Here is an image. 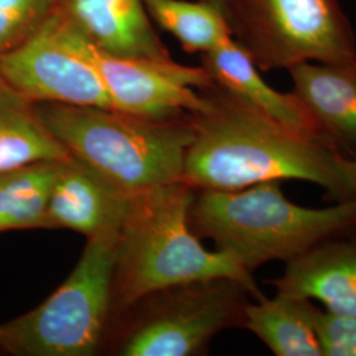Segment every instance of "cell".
Returning <instances> with one entry per match:
<instances>
[{
    "mask_svg": "<svg viewBox=\"0 0 356 356\" xmlns=\"http://www.w3.org/2000/svg\"><path fill=\"white\" fill-rule=\"evenodd\" d=\"M209 107L191 115L194 136L182 181L194 191H236L269 181L317 184L337 201L350 200L341 152L326 139L281 124L213 85Z\"/></svg>",
    "mask_w": 356,
    "mask_h": 356,
    "instance_id": "obj_1",
    "label": "cell"
},
{
    "mask_svg": "<svg viewBox=\"0 0 356 356\" xmlns=\"http://www.w3.org/2000/svg\"><path fill=\"white\" fill-rule=\"evenodd\" d=\"M194 194L179 181L131 195L116 244L113 309L127 312L152 293L211 279L238 281L256 298L263 296L234 256L200 242L189 222Z\"/></svg>",
    "mask_w": 356,
    "mask_h": 356,
    "instance_id": "obj_2",
    "label": "cell"
},
{
    "mask_svg": "<svg viewBox=\"0 0 356 356\" xmlns=\"http://www.w3.org/2000/svg\"><path fill=\"white\" fill-rule=\"evenodd\" d=\"M189 222L198 238H209L216 250L254 272L355 231L356 200L326 209L302 207L285 197L280 181L236 191H195Z\"/></svg>",
    "mask_w": 356,
    "mask_h": 356,
    "instance_id": "obj_3",
    "label": "cell"
},
{
    "mask_svg": "<svg viewBox=\"0 0 356 356\" xmlns=\"http://www.w3.org/2000/svg\"><path fill=\"white\" fill-rule=\"evenodd\" d=\"M66 151L128 194L182 181L194 129L191 115L148 119L114 108L36 103Z\"/></svg>",
    "mask_w": 356,
    "mask_h": 356,
    "instance_id": "obj_4",
    "label": "cell"
},
{
    "mask_svg": "<svg viewBox=\"0 0 356 356\" xmlns=\"http://www.w3.org/2000/svg\"><path fill=\"white\" fill-rule=\"evenodd\" d=\"M119 235L88 239L69 277L38 307L0 325V350L15 356H90L113 309Z\"/></svg>",
    "mask_w": 356,
    "mask_h": 356,
    "instance_id": "obj_5",
    "label": "cell"
},
{
    "mask_svg": "<svg viewBox=\"0 0 356 356\" xmlns=\"http://www.w3.org/2000/svg\"><path fill=\"white\" fill-rule=\"evenodd\" d=\"M232 36L257 69L356 64V42L337 0H227Z\"/></svg>",
    "mask_w": 356,
    "mask_h": 356,
    "instance_id": "obj_6",
    "label": "cell"
},
{
    "mask_svg": "<svg viewBox=\"0 0 356 356\" xmlns=\"http://www.w3.org/2000/svg\"><path fill=\"white\" fill-rule=\"evenodd\" d=\"M250 294L231 279L194 281L152 293L135 304L140 310L120 334L116 354H202L218 332L243 327Z\"/></svg>",
    "mask_w": 356,
    "mask_h": 356,
    "instance_id": "obj_7",
    "label": "cell"
},
{
    "mask_svg": "<svg viewBox=\"0 0 356 356\" xmlns=\"http://www.w3.org/2000/svg\"><path fill=\"white\" fill-rule=\"evenodd\" d=\"M0 76L32 102L111 108L98 69L57 8L23 42L0 54Z\"/></svg>",
    "mask_w": 356,
    "mask_h": 356,
    "instance_id": "obj_8",
    "label": "cell"
},
{
    "mask_svg": "<svg viewBox=\"0 0 356 356\" xmlns=\"http://www.w3.org/2000/svg\"><path fill=\"white\" fill-rule=\"evenodd\" d=\"M78 35L99 72L111 108L148 119H173L200 114L209 107L204 90L214 81L204 66L178 64L172 57H119Z\"/></svg>",
    "mask_w": 356,
    "mask_h": 356,
    "instance_id": "obj_9",
    "label": "cell"
},
{
    "mask_svg": "<svg viewBox=\"0 0 356 356\" xmlns=\"http://www.w3.org/2000/svg\"><path fill=\"white\" fill-rule=\"evenodd\" d=\"M129 201L127 191L70 154L51 189L47 229H72L88 239L119 235Z\"/></svg>",
    "mask_w": 356,
    "mask_h": 356,
    "instance_id": "obj_10",
    "label": "cell"
},
{
    "mask_svg": "<svg viewBox=\"0 0 356 356\" xmlns=\"http://www.w3.org/2000/svg\"><path fill=\"white\" fill-rule=\"evenodd\" d=\"M269 284L277 293L317 300L330 313L356 318V229L293 257Z\"/></svg>",
    "mask_w": 356,
    "mask_h": 356,
    "instance_id": "obj_11",
    "label": "cell"
},
{
    "mask_svg": "<svg viewBox=\"0 0 356 356\" xmlns=\"http://www.w3.org/2000/svg\"><path fill=\"white\" fill-rule=\"evenodd\" d=\"M57 10L101 51L119 57L168 58L143 0H57Z\"/></svg>",
    "mask_w": 356,
    "mask_h": 356,
    "instance_id": "obj_12",
    "label": "cell"
},
{
    "mask_svg": "<svg viewBox=\"0 0 356 356\" xmlns=\"http://www.w3.org/2000/svg\"><path fill=\"white\" fill-rule=\"evenodd\" d=\"M289 73L293 94L326 140L344 156H356V64L304 63Z\"/></svg>",
    "mask_w": 356,
    "mask_h": 356,
    "instance_id": "obj_13",
    "label": "cell"
},
{
    "mask_svg": "<svg viewBox=\"0 0 356 356\" xmlns=\"http://www.w3.org/2000/svg\"><path fill=\"white\" fill-rule=\"evenodd\" d=\"M202 63L219 88L281 124L326 139L312 115L293 92H280L268 85L251 56L236 40L229 38L216 49L204 53Z\"/></svg>",
    "mask_w": 356,
    "mask_h": 356,
    "instance_id": "obj_14",
    "label": "cell"
},
{
    "mask_svg": "<svg viewBox=\"0 0 356 356\" xmlns=\"http://www.w3.org/2000/svg\"><path fill=\"white\" fill-rule=\"evenodd\" d=\"M248 302L244 325L247 330L277 356H322L317 322L321 313L312 300L277 293Z\"/></svg>",
    "mask_w": 356,
    "mask_h": 356,
    "instance_id": "obj_15",
    "label": "cell"
},
{
    "mask_svg": "<svg viewBox=\"0 0 356 356\" xmlns=\"http://www.w3.org/2000/svg\"><path fill=\"white\" fill-rule=\"evenodd\" d=\"M70 156L45 127L38 104L10 86L0 76V173L44 160Z\"/></svg>",
    "mask_w": 356,
    "mask_h": 356,
    "instance_id": "obj_16",
    "label": "cell"
},
{
    "mask_svg": "<svg viewBox=\"0 0 356 356\" xmlns=\"http://www.w3.org/2000/svg\"><path fill=\"white\" fill-rule=\"evenodd\" d=\"M61 161H36L0 173V232L47 229L51 189Z\"/></svg>",
    "mask_w": 356,
    "mask_h": 356,
    "instance_id": "obj_17",
    "label": "cell"
},
{
    "mask_svg": "<svg viewBox=\"0 0 356 356\" xmlns=\"http://www.w3.org/2000/svg\"><path fill=\"white\" fill-rule=\"evenodd\" d=\"M143 3L149 17L177 38L186 51L204 54L232 38L227 17L204 0H143Z\"/></svg>",
    "mask_w": 356,
    "mask_h": 356,
    "instance_id": "obj_18",
    "label": "cell"
},
{
    "mask_svg": "<svg viewBox=\"0 0 356 356\" xmlns=\"http://www.w3.org/2000/svg\"><path fill=\"white\" fill-rule=\"evenodd\" d=\"M57 8V0H0V54L23 42Z\"/></svg>",
    "mask_w": 356,
    "mask_h": 356,
    "instance_id": "obj_19",
    "label": "cell"
},
{
    "mask_svg": "<svg viewBox=\"0 0 356 356\" xmlns=\"http://www.w3.org/2000/svg\"><path fill=\"white\" fill-rule=\"evenodd\" d=\"M322 355L356 356V318L330 313H319L317 322Z\"/></svg>",
    "mask_w": 356,
    "mask_h": 356,
    "instance_id": "obj_20",
    "label": "cell"
},
{
    "mask_svg": "<svg viewBox=\"0 0 356 356\" xmlns=\"http://www.w3.org/2000/svg\"><path fill=\"white\" fill-rule=\"evenodd\" d=\"M339 169L343 176L350 200H356V156H344L339 154Z\"/></svg>",
    "mask_w": 356,
    "mask_h": 356,
    "instance_id": "obj_21",
    "label": "cell"
},
{
    "mask_svg": "<svg viewBox=\"0 0 356 356\" xmlns=\"http://www.w3.org/2000/svg\"><path fill=\"white\" fill-rule=\"evenodd\" d=\"M204 1H207V3H210L211 6H214V7L218 8L220 13H223V15L227 17V20H229V13H227V0H204Z\"/></svg>",
    "mask_w": 356,
    "mask_h": 356,
    "instance_id": "obj_22",
    "label": "cell"
}]
</instances>
